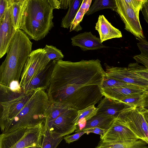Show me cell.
<instances>
[{
    "label": "cell",
    "mask_w": 148,
    "mask_h": 148,
    "mask_svg": "<svg viewBox=\"0 0 148 148\" xmlns=\"http://www.w3.org/2000/svg\"><path fill=\"white\" fill-rule=\"evenodd\" d=\"M92 0H83L80 6L75 18L70 27V32L75 31L78 32L82 29L80 23L83 17L88 12L90 7Z\"/></svg>",
    "instance_id": "7402d4cb"
},
{
    "label": "cell",
    "mask_w": 148,
    "mask_h": 148,
    "mask_svg": "<svg viewBox=\"0 0 148 148\" xmlns=\"http://www.w3.org/2000/svg\"><path fill=\"white\" fill-rule=\"evenodd\" d=\"M108 8L116 12L115 0H95L86 15H90L97 11Z\"/></svg>",
    "instance_id": "cb8c5ba5"
},
{
    "label": "cell",
    "mask_w": 148,
    "mask_h": 148,
    "mask_svg": "<svg viewBox=\"0 0 148 148\" xmlns=\"http://www.w3.org/2000/svg\"><path fill=\"white\" fill-rule=\"evenodd\" d=\"M47 1L53 9H61L60 0H47Z\"/></svg>",
    "instance_id": "74e56055"
},
{
    "label": "cell",
    "mask_w": 148,
    "mask_h": 148,
    "mask_svg": "<svg viewBox=\"0 0 148 148\" xmlns=\"http://www.w3.org/2000/svg\"><path fill=\"white\" fill-rule=\"evenodd\" d=\"M115 119L113 117L97 112L95 116L86 121L85 126L81 131L95 127L108 130Z\"/></svg>",
    "instance_id": "d6986e66"
},
{
    "label": "cell",
    "mask_w": 148,
    "mask_h": 148,
    "mask_svg": "<svg viewBox=\"0 0 148 148\" xmlns=\"http://www.w3.org/2000/svg\"><path fill=\"white\" fill-rule=\"evenodd\" d=\"M53 60L46 92L51 103L80 110L101 100V88L106 76L100 60Z\"/></svg>",
    "instance_id": "6da1fadb"
},
{
    "label": "cell",
    "mask_w": 148,
    "mask_h": 148,
    "mask_svg": "<svg viewBox=\"0 0 148 148\" xmlns=\"http://www.w3.org/2000/svg\"><path fill=\"white\" fill-rule=\"evenodd\" d=\"M85 134L86 133L84 131H82L77 132L76 134L72 135H67L63 137V139L66 143L70 144L78 140L82 135Z\"/></svg>",
    "instance_id": "d6a6232c"
},
{
    "label": "cell",
    "mask_w": 148,
    "mask_h": 148,
    "mask_svg": "<svg viewBox=\"0 0 148 148\" xmlns=\"http://www.w3.org/2000/svg\"><path fill=\"white\" fill-rule=\"evenodd\" d=\"M141 11L144 19L148 24V2L147 0L143 5Z\"/></svg>",
    "instance_id": "8d00e7d4"
},
{
    "label": "cell",
    "mask_w": 148,
    "mask_h": 148,
    "mask_svg": "<svg viewBox=\"0 0 148 148\" xmlns=\"http://www.w3.org/2000/svg\"><path fill=\"white\" fill-rule=\"evenodd\" d=\"M125 2L132 8L140 11L143 5L147 0H124Z\"/></svg>",
    "instance_id": "1f68e13d"
},
{
    "label": "cell",
    "mask_w": 148,
    "mask_h": 148,
    "mask_svg": "<svg viewBox=\"0 0 148 148\" xmlns=\"http://www.w3.org/2000/svg\"><path fill=\"white\" fill-rule=\"evenodd\" d=\"M72 45L78 46L83 51L99 49L107 47L101 43L100 38L91 32H85L71 38Z\"/></svg>",
    "instance_id": "2e32d148"
},
{
    "label": "cell",
    "mask_w": 148,
    "mask_h": 148,
    "mask_svg": "<svg viewBox=\"0 0 148 148\" xmlns=\"http://www.w3.org/2000/svg\"><path fill=\"white\" fill-rule=\"evenodd\" d=\"M139 42L137 45L142 55L148 58V41L146 39H137Z\"/></svg>",
    "instance_id": "4dcf8cb0"
},
{
    "label": "cell",
    "mask_w": 148,
    "mask_h": 148,
    "mask_svg": "<svg viewBox=\"0 0 148 148\" xmlns=\"http://www.w3.org/2000/svg\"><path fill=\"white\" fill-rule=\"evenodd\" d=\"M26 148H41V147L32 146L27 147Z\"/></svg>",
    "instance_id": "60d3db41"
},
{
    "label": "cell",
    "mask_w": 148,
    "mask_h": 148,
    "mask_svg": "<svg viewBox=\"0 0 148 148\" xmlns=\"http://www.w3.org/2000/svg\"><path fill=\"white\" fill-rule=\"evenodd\" d=\"M78 110L69 108L54 120L45 122V126L53 137H63L77 128Z\"/></svg>",
    "instance_id": "52a82bcc"
},
{
    "label": "cell",
    "mask_w": 148,
    "mask_h": 148,
    "mask_svg": "<svg viewBox=\"0 0 148 148\" xmlns=\"http://www.w3.org/2000/svg\"><path fill=\"white\" fill-rule=\"evenodd\" d=\"M54 66V60L51 61L28 84L22 88L24 91L27 92L39 89L47 90L49 84Z\"/></svg>",
    "instance_id": "9a60e30c"
},
{
    "label": "cell",
    "mask_w": 148,
    "mask_h": 148,
    "mask_svg": "<svg viewBox=\"0 0 148 148\" xmlns=\"http://www.w3.org/2000/svg\"></svg>",
    "instance_id": "7bdbcfd3"
},
{
    "label": "cell",
    "mask_w": 148,
    "mask_h": 148,
    "mask_svg": "<svg viewBox=\"0 0 148 148\" xmlns=\"http://www.w3.org/2000/svg\"><path fill=\"white\" fill-rule=\"evenodd\" d=\"M147 145L140 139L113 143L100 141L95 148H148Z\"/></svg>",
    "instance_id": "ffe728a7"
},
{
    "label": "cell",
    "mask_w": 148,
    "mask_h": 148,
    "mask_svg": "<svg viewBox=\"0 0 148 148\" xmlns=\"http://www.w3.org/2000/svg\"><path fill=\"white\" fill-rule=\"evenodd\" d=\"M53 10L47 0H27L20 29L31 39H42L54 26Z\"/></svg>",
    "instance_id": "3957f363"
},
{
    "label": "cell",
    "mask_w": 148,
    "mask_h": 148,
    "mask_svg": "<svg viewBox=\"0 0 148 148\" xmlns=\"http://www.w3.org/2000/svg\"><path fill=\"white\" fill-rule=\"evenodd\" d=\"M121 119L140 139L148 144V125L143 114L137 108H133Z\"/></svg>",
    "instance_id": "8fae6325"
},
{
    "label": "cell",
    "mask_w": 148,
    "mask_h": 148,
    "mask_svg": "<svg viewBox=\"0 0 148 148\" xmlns=\"http://www.w3.org/2000/svg\"><path fill=\"white\" fill-rule=\"evenodd\" d=\"M116 12L125 24V29L137 39H145L139 18V11L129 5L124 0H115Z\"/></svg>",
    "instance_id": "ba28073f"
},
{
    "label": "cell",
    "mask_w": 148,
    "mask_h": 148,
    "mask_svg": "<svg viewBox=\"0 0 148 148\" xmlns=\"http://www.w3.org/2000/svg\"><path fill=\"white\" fill-rule=\"evenodd\" d=\"M32 43L20 29L16 30L4 61L0 66V84L9 87L13 82H19Z\"/></svg>",
    "instance_id": "7a4b0ae2"
},
{
    "label": "cell",
    "mask_w": 148,
    "mask_h": 148,
    "mask_svg": "<svg viewBox=\"0 0 148 148\" xmlns=\"http://www.w3.org/2000/svg\"><path fill=\"white\" fill-rule=\"evenodd\" d=\"M0 24V58L6 53L16 33L11 16V0H8L4 19Z\"/></svg>",
    "instance_id": "4fadbf2b"
},
{
    "label": "cell",
    "mask_w": 148,
    "mask_h": 148,
    "mask_svg": "<svg viewBox=\"0 0 148 148\" xmlns=\"http://www.w3.org/2000/svg\"><path fill=\"white\" fill-rule=\"evenodd\" d=\"M61 9H66L69 7L71 0H60Z\"/></svg>",
    "instance_id": "f35d334b"
},
{
    "label": "cell",
    "mask_w": 148,
    "mask_h": 148,
    "mask_svg": "<svg viewBox=\"0 0 148 148\" xmlns=\"http://www.w3.org/2000/svg\"><path fill=\"white\" fill-rule=\"evenodd\" d=\"M50 61L44 49L39 48L32 51L21 75L20 82L21 87L23 88L28 84Z\"/></svg>",
    "instance_id": "9c48e42d"
},
{
    "label": "cell",
    "mask_w": 148,
    "mask_h": 148,
    "mask_svg": "<svg viewBox=\"0 0 148 148\" xmlns=\"http://www.w3.org/2000/svg\"><path fill=\"white\" fill-rule=\"evenodd\" d=\"M99 103L97 107L98 108V112L115 118H121L125 114L134 108L129 107L119 101L105 97Z\"/></svg>",
    "instance_id": "5bb4252c"
},
{
    "label": "cell",
    "mask_w": 148,
    "mask_h": 148,
    "mask_svg": "<svg viewBox=\"0 0 148 148\" xmlns=\"http://www.w3.org/2000/svg\"><path fill=\"white\" fill-rule=\"evenodd\" d=\"M27 0H11V16L13 26L16 30L20 29L22 16Z\"/></svg>",
    "instance_id": "44dd1931"
},
{
    "label": "cell",
    "mask_w": 148,
    "mask_h": 148,
    "mask_svg": "<svg viewBox=\"0 0 148 148\" xmlns=\"http://www.w3.org/2000/svg\"><path fill=\"white\" fill-rule=\"evenodd\" d=\"M107 130L104 129L95 127L88 129L83 131H84L87 134H88L90 133H92L99 134L100 135V136H101L104 135Z\"/></svg>",
    "instance_id": "d590c367"
},
{
    "label": "cell",
    "mask_w": 148,
    "mask_h": 148,
    "mask_svg": "<svg viewBox=\"0 0 148 148\" xmlns=\"http://www.w3.org/2000/svg\"><path fill=\"white\" fill-rule=\"evenodd\" d=\"M147 1H148V0H147Z\"/></svg>",
    "instance_id": "b9f144b4"
},
{
    "label": "cell",
    "mask_w": 148,
    "mask_h": 148,
    "mask_svg": "<svg viewBox=\"0 0 148 148\" xmlns=\"http://www.w3.org/2000/svg\"><path fill=\"white\" fill-rule=\"evenodd\" d=\"M127 68L138 76L148 81V69L144 66L140 65L137 63H130Z\"/></svg>",
    "instance_id": "83f0119b"
},
{
    "label": "cell",
    "mask_w": 148,
    "mask_h": 148,
    "mask_svg": "<svg viewBox=\"0 0 148 148\" xmlns=\"http://www.w3.org/2000/svg\"><path fill=\"white\" fill-rule=\"evenodd\" d=\"M148 125V112H141Z\"/></svg>",
    "instance_id": "ab89813d"
},
{
    "label": "cell",
    "mask_w": 148,
    "mask_h": 148,
    "mask_svg": "<svg viewBox=\"0 0 148 148\" xmlns=\"http://www.w3.org/2000/svg\"><path fill=\"white\" fill-rule=\"evenodd\" d=\"M144 95L126 97L122 99L119 101L129 107L138 108L141 103Z\"/></svg>",
    "instance_id": "f546056e"
},
{
    "label": "cell",
    "mask_w": 148,
    "mask_h": 148,
    "mask_svg": "<svg viewBox=\"0 0 148 148\" xmlns=\"http://www.w3.org/2000/svg\"><path fill=\"white\" fill-rule=\"evenodd\" d=\"M106 77L135 85L148 90V81L138 76L127 68L114 67L105 63Z\"/></svg>",
    "instance_id": "7c38bea8"
},
{
    "label": "cell",
    "mask_w": 148,
    "mask_h": 148,
    "mask_svg": "<svg viewBox=\"0 0 148 148\" xmlns=\"http://www.w3.org/2000/svg\"><path fill=\"white\" fill-rule=\"evenodd\" d=\"M43 49L47 56L50 61L62 60L64 57V55L61 51L56 47L46 45Z\"/></svg>",
    "instance_id": "f1b7e54d"
},
{
    "label": "cell",
    "mask_w": 148,
    "mask_h": 148,
    "mask_svg": "<svg viewBox=\"0 0 148 148\" xmlns=\"http://www.w3.org/2000/svg\"><path fill=\"white\" fill-rule=\"evenodd\" d=\"M95 27L99 33L102 43L109 39L122 37L121 32L112 25L103 15L99 16Z\"/></svg>",
    "instance_id": "ac0fdd59"
},
{
    "label": "cell",
    "mask_w": 148,
    "mask_h": 148,
    "mask_svg": "<svg viewBox=\"0 0 148 148\" xmlns=\"http://www.w3.org/2000/svg\"><path fill=\"white\" fill-rule=\"evenodd\" d=\"M63 137H53L44 126V133L41 148H56Z\"/></svg>",
    "instance_id": "d4e9b609"
},
{
    "label": "cell",
    "mask_w": 148,
    "mask_h": 148,
    "mask_svg": "<svg viewBox=\"0 0 148 148\" xmlns=\"http://www.w3.org/2000/svg\"><path fill=\"white\" fill-rule=\"evenodd\" d=\"M138 108L141 112H148V90L144 95L141 103Z\"/></svg>",
    "instance_id": "836d02e7"
},
{
    "label": "cell",
    "mask_w": 148,
    "mask_h": 148,
    "mask_svg": "<svg viewBox=\"0 0 148 148\" xmlns=\"http://www.w3.org/2000/svg\"><path fill=\"white\" fill-rule=\"evenodd\" d=\"M98 108L95 105L90 106L82 110H78L77 125L79 121L82 119H85L87 121L95 116L97 113Z\"/></svg>",
    "instance_id": "4316f807"
},
{
    "label": "cell",
    "mask_w": 148,
    "mask_h": 148,
    "mask_svg": "<svg viewBox=\"0 0 148 148\" xmlns=\"http://www.w3.org/2000/svg\"><path fill=\"white\" fill-rule=\"evenodd\" d=\"M82 1V0H71L68 12L62 20L61 27L67 29L70 28Z\"/></svg>",
    "instance_id": "603a6c76"
},
{
    "label": "cell",
    "mask_w": 148,
    "mask_h": 148,
    "mask_svg": "<svg viewBox=\"0 0 148 148\" xmlns=\"http://www.w3.org/2000/svg\"><path fill=\"white\" fill-rule=\"evenodd\" d=\"M35 91L25 92L21 87L13 89L10 87L0 84V126L14 117Z\"/></svg>",
    "instance_id": "5b68a950"
},
{
    "label": "cell",
    "mask_w": 148,
    "mask_h": 148,
    "mask_svg": "<svg viewBox=\"0 0 148 148\" xmlns=\"http://www.w3.org/2000/svg\"><path fill=\"white\" fill-rule=\"evenodd\" d=\"M45 123L0 135V148L41 147Z\"/></svg>",
    "instance_id": "8992f818"
},
{
    "label": "cell",
    "mask_w": 148,
    "mask_h": 148,
    "mask_svg": "<svg viewBox=\"0 0 148 148\" xmlns=\"http://www.w3.org/2000/svg\"><path fill=\"white\" fill-rule=\"evenodd\" d=\"M104 142H119L140 139L125 124L123 120L116 118L104 135L100 136Z\"/></svg>",
    "instance_id": "30bf717a"
},
{
    "label": "cell",
    "mask_w": 148,
    "mask_h": 148,
    "mask_svg": "<svg viewBox=\"0 0 148 148\" xmlns=\"http://www.w3.org/2000/svg\"><path fill=\"white\" fill-rule=\"evenodd\" d=\"M122 87H139L135 85L105 76L101 88H107Z\"/></svg>",
    "instance_id": "484cf974"
},
{
    "label": "cell",
    "mask_w": 148,
    "mask_h": 148,
    "mask_svg": "<svg viewBox=\"0 0 148 148\" xmlns=\"http://www.w3.org/2000/svg\"><path fill=\"white\" fill-rule=\"evenodd\" d=\"M148 90L140 87L101 88V93L103 96L118 101L126 97L143 95Z\"/></svg>",
    "instance_id": "e0dca14e"
},
{
    "label": "cell",
    "mask_w": 148,
    "mask_h": 148,
    "mask_svg": "<svg viewBox=\"0 0 148 148\" xmlns=\"http://www.w3.org/2000/svg\"><path fill=\"white\" fill-rule=\"evenodd\" d=\"M51 103L45 90L41 89L36 90L14 117L0 126L1 134L8 133L23 127L45 123Z\"/></svg>",
    "instance_id": "277c9868"
},
{
    "label": "cell",
    "mask_w": 148,
    "mask_h": 148,
    "mask_svg": "<svg viewBox=\"0 0 148 148\" xmlns=\"http://www.w3.org/2000/svg\"><path fill=\"white\" fill-rule=\"evenodd\" d=\"M8 0H0V23L3 21L7 6Z\"/></svg>",
    "instance_id": "e575fe53"
}]
</instances>
